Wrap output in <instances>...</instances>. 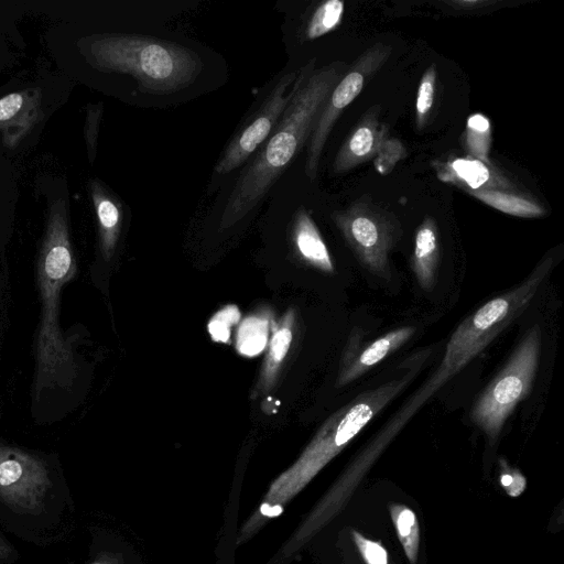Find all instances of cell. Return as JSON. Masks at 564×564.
Returning <instances> with one entry per match:
<instances>
[{
	"mask_svg": "<svg viewBox=\"0 0 564 564\" xmlns=\"http://www.w3.org/2000/svg\"><path fill=\"white\" fill-rule=\"evenodd\" d=\"M260 511L262 514L267 517H274L282 512V507L280 505H269L268 502L262 503Z\"/></svg>",
	"mask_w": 564,
	"mask_h": 564,
	"instance_id": "obj_29",
	"label": "cell"
},
{
	"mask_svg": "<svg viewBox=\"0 0 564 564\" xmlns=\"http://www.w3.org/2000/svg\"><path fill=\"white\" fill-rule=\"evenodd\" d=\"M275 321V313L268 305L260 306L241 318L235 336L237 352L247 358L262 354L267 349Z\"/></svg>",
	"mask_w": 564,
	"mask_h": 564,
	"instance_id": "obj_17",
	"label": "cell"
},
{
	"mask_svg": "<svg viewBox=\"0 0 564 564\" xmlns=\"http://www.w3.org/2000/svg\"><path fill=\"white\" fill-rule=\"evenodd\" d=\"M541 341V328L535 324L471 409V421L491 442L497 440L517 404L530 393L539 368Z\"/></svg>",
	"mask_w": 564,
	"mask_h": 564,
	"instance_id": "obj_6",
	"label": "cell"
},
{
	"mask_svg": "<svg viewBox=\"0 0 564 564\" xmlns=\"http://www.w3.org/2000/svg\"><path fill=\"white\" fill-rule=\"evenodd\" d=\"M291 241L296 257L324 273H334L335 265L328 248L310 214L300 208L294 215Z\"/></svg>",
	"mask_w": 564,
	"mask_h": 564,
	"instance_id": "obj_14",
	"label": "cell"
},
{
	"mask_svg": "<svg viewBox=\"0 0 564 564\" xmlns=\"http://www.w3.org/2000/svg\"><path fill=\"white\" fill-rule=\"evenodd\" d=\"M351 536L366 564H389L388 552L380 542L365 536L357 530L351 531Z\"/></svg>",
	"mask_w": 564,
	"mask_h": 564,
	"instance_id": "obj_25",
	"label": "cell"
},
{
	"mask_svg": "<svg viewBox=\"0 0 564 564\" xmlns=\"http://www.w3.org/2000/svg\"><path fill=\"white\" fill-rule=\"evenodd\" d=\"M77 272L70 239L67 205L55 199L50 207L36 261V285L41 316L35 337L34 393L56 384H68L75 358L59 326L61 294Z\"/></svg>",
	"mask_w": 564,
	"mask_h": 564,
	"instance_id": "obj_2",
	"label": "cell"
},
{
	"mask_svg": "<svg viewBox=\"0 0 564 564\" xmlns=\"http://www.w3.org/2000/svg\"><path fill=\"white\" fill-rule=\"evenodd\" d=\"M405 154L399 140L387 138L375 158V165L380 173H389Z\"/></svg>",
	"mask_w": 564,
	"mask_h": 564,
	"instance_id": "obj_26",
	"label": "cell"
},
{
	"mask_svg": "<svg viewBox=\"0 0 564 564\" xmlns=\"http://www.w3.org/2000/svg\"><path fill=\"white\" fill-rule=\"evenodd\" d=\"M441 259L438 230L433 218L426 217L419 226L411 258V268L419 285L431 291L436 282Z\"/></svg>",
	"mask_w": 564,
	"mask_h": 564,
	"instance_id": "obj_16",
	"label": "cell"
},
{
	"mask_svg": "<svg viewBox=\"0 0 564 564\" xmlns=\"http://www.w3.org/2000/svg\"><path fill=\"white\" fill-rule=\"evenodd\" d=\"M41 90L23 89L0 98V139L14 149L41 118Z\"/></svg>",
	"mask_w": 564,
	"mask_h": 564,
	"instance_id": "obj_11",
	"label": "cell"
},
{
	"mask_svg": "<svg viewBox=\"0 0 564 564\" xmlns=\"http://www.w3.org/2000/svg\"><path fill=\"white\" fill-rule=\"evenodd\" d=\"M436 84V67L431 65L423 74L416 95L415 121L416 127L422 129L427 120L430 111L434 104Z\"/></svg>",
	"mask_w": 564,
	"mask_h": 564,
	"instance_id": "obj_24",
	"label": "cell"
},
{
	"mask_svg": "<svg viewBox=\"0 0 564 564\" xmlns=\"http://www.w3.org/2000/svg\"><path fill=\"white\" fill-rule=\"evenodd\" d=\"M296 326L297 313L294 307H290L280 318H276L258 379L251 391L253 400L267 394L276 386L286 357L294 344Z\"/></svg>",
	"mask_w": 564,
	"mask_h": 564,
	"instance_id": "obj_12",
	"label": "cell"
},
{
	"mask_svg": "<svg viewBox=\"0 0 564 564\" xmlns=\"http://www.w3.org/2000/svg\"><path fill=\"white\" fill-rule=\"evenodd\" d=\"M389 511L398 539L411 564H416L420 550V524L415 512L405 505L391 503Z\"/></svg>",
	"mask_w": 564,
	"mask_h": 564,
	"instance_id": "obj_20",
	"label": "cell"
},
{
	"mask_svg": "<svg viewBox=\"0 0 564 564\" xmlns=\"http://www.w3.org/2000/svg\"><path fill=\"white\" fill-rule=\"evenodd\" d=\"M499 480L501 487L511 497L520 496L527 487L525 477L516 468L510 467L505 458L499 459Z\"/></svg>",
	"mask_w": 564,
	"mask_h": 564,
	"instance_id": "obj_27",
	"label": "cell"
},
{
	"mask_svg": "<svg viewBox=\"0 0 564 564\" xmlns=\"http://www.w3.org/2000/svg\"><path fill=\"white\" fill-rule=\"evenodd\" d=\"M415 333L412 326L393 329L373 340L359 354L345 351L336 379V387H343L356 380L378 365L391 352L398 350Z\"/></svg>",
	"mask_w": 564,
	"mask_h": 564,
	"instance_id": "obj_13",
	"label": "cell"
},
{
	"mask_svg": "<svg viewBox=\"0 0 564 564\" xmlns=\"http://www.w3.org/2000/svg\"><path fill=\"white\" fill-rule=\"evenodd\" d=\"M420 365L421 362L414 361L400 378L359 394L329 416L297 460L276 479L272 488H288L295 492L303 488L409 384L417 373Z\"/></svg>",
	"mask_w": 564,
	"mask_h": 564,
	"instance_id": "obj_5",
	"label": "cell"
},
{
	"mask_svg": "<svg viewBox=\"0 0 564 564\" xmlns=\"http://www.w3.org/2000/svg\"><path fill=\"white\" fill-rule=\"evenodd\" d=\"M94 564H102V563H94Z\"/></svg>",
	"mask_w": 564,
	"mask_h": 564,
	"instance_id": "obj_30",
	"label": "cell"
},
{
	"mask_svg": "<svg viewBox=\"0 0 564 564\" xmlns=\"http://www.w3.org/2000/svg\"><path fill=\"white\" fill-rule=\"evenodd\" d=\"M550 272L551 265L540 261L522 283L491 299L466 317L451 336L443 360L434 376L404 403L401 411L395 413L368 446L381 454L401 427L438 388L459 372L525 311Z\"/></svg>",
	"mask_w": 564,
	"mask_h": 564,
	"instance_id": "obj_3",
	"label": "cell"
},
{
	"mask_svg": "<svg viewBox=\"0 0 564 564\" xmlns=\"http://www.w3.org/2000/svg\"><path fill=\"white\" fill-rule=\"evenodd\" d=\"M392 51L390 45L377 43L367 48L344 73L326 99L308 139L305 162V175L315 180L319 159L326 140L344 109L360 94L365 83L388 59Z\"/></svg>",
	"mask_w": 564,
	"mask_h": 564,
	"instance_id": "obj_8",
	"label": "cell"
},
{
	"mask_svg": "<svg viewBox=\"0 0 564 564\" xmlns=\"http://www.w3.org/2000/svg\"><path fill=\"white\" fill-rule=\"evenodd\" d=\"M241 312L235 304H228L217 311L207 324V330L213 341L230 344L232 328L239 324Z\"/></svg>",
	"mask_w": 564,
	"mask_h": 564,
	"instance_id": "obj_23",
	"label": "cell"
},
{
	"mask_svg": "<svg viewBox=\"0 0 564 564\" xmlns=\"http://www.w3.org/2000/svg\"><path fill=\"white\" fill-rule=\"evenodd\" d=\"M77 47L94 69L128 74L142 91L153 95L188 87L203 68L200 57L185 46L139 34L87 35L77 41Z\"/></svg>",
	"mask_w": 564,
	"mask_h": 564,
	"instance_id": "obj_4",
	"label": "cell"
},
{
	"mask_svg": "<svg viewBox=\"0 0 564 564\" xmlns=\"http://www.w3.org/2000/svg\"><path fill=\"white\" fill-rule=\"evenodd\" d=\"M467 194L476 197L486 205L517 217H540L545 210L529 198L500 189H466Z\"/></svg>",
	"mask_w": 564,
	"mask_h": 564,
	"instance_id": "obj_19",
	"label": "cell"
},
{
	"mask_svg": "<svg viewBox=\"0 0 564 564\" xmlns=\"http://www.w3.org/2000/svg\"><path fill=\"white\" fill-rule=\"evenodd\" d=\"M440 178L453 182L466 189H511L512 184L484 162L476 159H456L452 161Z\"/></svg>",
	"mask_w": 564,
	"mask_h": 564,
	"instance_id": "obj_18",
	"label": "cell"
},
{
	"mask_svg": "<svg viewBox=\"0 0 564 564\" xmlns=\"http://www.w3.org/2000/svg\"><path fill=\"white\" fill-rule=\"evenodd\" d=\"M89 193L97 218L99 249L102 258L109 261L115 254L121 231V207L97 180L90 181Z\"/></svg>",
	"mask_w": 564,
	"mask_h": 564,
	"instance_id": "obj_15",
	"label": "cell"
},
{
	"mask_svg": "<svg viewBox=\"0 0 564 564\" xmlns=\"http://www.w3.org/2000/svg\"><path fill=\"white\" fill-rule=\"evenodd\" d=\"M345 64L334 62L314 69L301 85L279 122L246 166L223 210L219 229H228L245 218L267 195L292 159L308 141L330 91L345 73Z\"/></svg>",
	"mask_w": 564,
	"mask_h": 564,
	"instance_id": "obj_1",
	"label": "cell"
},
{
	"mask_svg": "<svg viewBox=\"0 0 564 564\" xmlns=\"http://www.w3.org/2000/svg\"><path fill=\"white\" fill-rule=\"evenodd\" d=\"M379 112L380 107L376 105L364 113L339 148L333 163L334 173L347 172L376 158L388 138L387 127L379 121Z\"/></svg>",
	"mask_w": 564,
	"mask_h": 564,
	"instance_id": "obj_10",
	"label": "cell"
},
{
	"mask_svg": "<svg viewBox=\"0 0 564 564\" xmlns=\"http://www.w3.org/2000/svg\"><path fill=\"white\" fill-rule=\"evenodd\" d=\"M344 13V2L328 0L322 3L311 17L306 28V37L315 40L334 30L340 22Z\"/></svg>",
	"mask_w": 564,
	"mask_h": 564,
	"instance_id": "obj_22",
	"label": "cell"
},
{
	"mask_svg": "<svg viewBox=\"0 0 564 564\" xmlns=\"http://www.w3.org/2000/svg\"><path fill=\"white\" fill-rule=\"evenodd\" d=\"M315 58L299 73L284 74L272 88L259 110L230 141L215 166L219 175L236 170L268 139L292 98L314 70Z\"/></svg>",
	"mask_w": 564,
	"mask_h": 564,
	"instance_id": "obj_9",
	"label": "cell"
},
{
	"mask_svg": "<svg viewBox=\"0 0 564 564\" xmlns=\"http://www.w3.org/2000/svg\"><path fill=\"white\" fill-rule=\"evenodd\" d=\"M466 148L471 155L490 164L488 153L491 144V128L488 118L481 113L471 115L466 124Z\"/></svg>",
	"mask_w": 564,
	"mask_h": 564,
	"instance_id": "obj_21",
	"label": "cell"
},
{
	"mask_svg": "<svg viewBox=\"0 0 564 564\" xmlns=\"http://www.w3.org/2000/svg\"><path fill=\"white\" fill-rule=\"evenodd\" d=\"M332 217L361 265L378 276L388 278L389 256L401 237L397 217L367 197L335 212Z\"/></svg>",
	"mask_w": 564,
	"mask_h": 564,
	"instance_id": "obj_7",
	"label": "cell"
},
{
	"mask_svg": "<svg viewBox=\"0 0 564 564\" xmlns=\"http://www.w3.org/2000/svg\"><path fill=\"white\" fill-rule=\"evenodd\" d=\"M102 113V105H90L86 117L85 126V140L90 162L94 161L96 155L97 138L99 131V123Z\"/></svg>",
	"mask_w": 564,
	"mask_h": 564,
	"instance_id": "obj_28",
	"label": "cell"
}]
</instances>
